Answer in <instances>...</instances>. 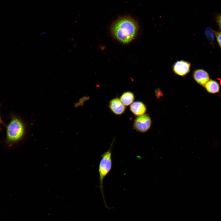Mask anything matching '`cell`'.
<instances>
[{"label": "cell", "instance_id": "30bf717a", "mask_svg": "<svg viewBox=\"0 0 221 221\" xmlns=\"http://www.w3.org/2000/svg\"><path fill=\"white\" fill-rule=\"evenodd\" d=\"M120 99L126 107L127 106L130 105L134 102L135 96L133 93L127 91L122 94Z\"/></svg>", "mask_w": 221, "mask_h": 221}, {"label": "cell", "instance_id": "7a4b0ae2", "mask_svg": "<svg viewBox=\"0 0 221 221\" xmlns=\"http://www.w3.org/2000/svg\"><path fill=\"white\" fill-rule=\"evenodd\" d=\"M10 122L6 126V143L9 146L19 142L26 134V126L20 118L12 115Z\"/></svg>", "mask_w": 221, "mask_h": 221}, {"label": "cell", "instance_id": "6da1fadb", "mask_svg": "<svg viewBox=\"0 0 221 221\" xmlns=\"http://www.w3.org/2000/svg\"><path fill=\"white\" fill-rule=\"evenodd\" d=\"M137 22L129 16L119 17L112 24L111 32L113 37L119 41L128 44L134 39L139 30Z\"/></svg>", "mask_w": 221, "mask_h": 221}, {"label": "cell", "instance_id": "8992f818", "mask_svg": "<svg viewBox=\"0 0 221 221\" xmlns=\"http://www.w3.org/2000/svg\"><path fill=\"white\" fill-rule=\"evenodd\" d=\"M192 75L195 81L198 84L203 86L210 79L208 73L202 69L195 70L193 72Z\"/></svg>", "mask_w": 221, "mask_h": 221}, {"label": "cell", "instance_id": "9c48e42d", "mask_svg": "<svg viewBox=\"0 0 221 221\" xmlns=\"http://www.w3.org/2000/svg\"><path fill=\"white\" fill-rule=\"evenodd\" d=\"M206 90L209 93L215 94L218 93L220 90V86L216 81L210 79L204 86Z\"/></svg>", "mask_w": 221, "mask_h": 221}, {"label": "cell", "instance_id": "5b68a950", "mask_svg": "<svg viewBox=\"0 0 221 221\" xmlns=\"http://www.w3.org/2000/svg\"><path fill=\"white\" fill-rule=\"evenodd\" d=\"M191 64L183 60H177L173 64V71L176 74L182 77L186 76L190 71Z\"/></svg>", "mask_w": 221, "mask_h": 221}, {"label": "cell", "instance_id": "52a82bcc", "mask_svg": "<svg viewBox=\"0 0 221 221\" xmlns=\"http://www.w3.org/2000/svg\"><path fill=\"white\" fill-rule=\"evenodd\" d=\"M109 107L111 111L116 115L123 114L126 108V106L118 97L115 98L110 101Z\"/></svg>", "mask_w": 221, "mask_h": 221}, {"label": "cell", "instance_id": "277c9868", "mask_svg": "<svg viewBox=\"0 0 221 221\" xmlns=\"http://www.w3.org/2000/svg\"><path fill=\"white\" fill-rule=\"evenodd\" d=\"M152 123L151 119L148 114L137 117L134 120L133 127L137 131L145 133L150 128Z\"/></svg>", "mask_w": 221, "mask_h": 221}, {"label": "cell", "instance_id": "4fadbf2b", "mask_svg": "<svg viewBox=\"0 0 221 221\" xmlns=\"http://www.w3.org/2000/svg\"><path fill=\"white\" fill-rule=\"evenodd\" d=\"M216 20L219 28L221 30V14L216 15Z\"/></svg>", "mask_w": 221, "mask_h": 221}, {"label": "cell", "instance_id": "5bb4252c", "mask_svg": "<svg viewBox=\"0 0 221 221\" xmlns=\"http://www.w3.org/2000/svg\"><path fill=\"white\" fill-rule=\"evenodd\" d=\"M3 123V122L1 119V116H0V128H1L0 125H1V123Z\"/></svg>", "mask_w": 221, "mask_h": 221}, {"label": "cell", "instance_id": "ba28073f", "mask_svg": "<svg viewBox=\"0 0 221 221\" xmlns=\"http://www.w3.org/2000/svg\"><path fill=\"white\" fill-rule=\"evenodd\" d=\"M130 110L135 116H141L146 111V107L145 104L140 101L134 102L130 106Z\"/></svg>", "mask_w": 221, "mask_h": 221}, {"label": "cell", "instance_id": "3957f363", "mask_svg": "<svg viewBox=\"0 0 221 221\" xmlns=\"http://www.w3.org/2000/svg\"><path fill=\"white\" fill-rule=\"evenodd\" d=\"M113 143L112 142L109 149L101 155V159L99 165L98 171L99 176V187L103 198V180L110 172L112 168L111 149Z\"/></svg>", "mask_w": 221, "mask_h": 221}, {"label": "cell", "instance_id": "8fae6325", "mask_svg": "<svg viewBox=\"0 0 221 221\" xmlns=\"http://www.w3.org/2000/svg\"><path fill=\"white\" fill-rule=\"evenodd\" d=\"M205 35L207 38L210 41L213 42L215 39V34L214 30L211 27L206 28L204 32Z\"/></svg>", "mask_w": 221, "mask_h": 221}, {"label": "cell", "instance_id": "7c38bea8", "mask_svg": "<svg viewBox=\"0 0 221 221\" xmlns=\"http://www.w3.org/2000/svg\"><path fill=\"white\" fill-rule=\"evenodd\" d=\"M215 37L217 42L221 49V32L216 31L214 30Z\"/></svg>", "mask_w": 221, "mask_h": 221}]
</instances>
